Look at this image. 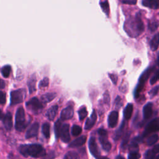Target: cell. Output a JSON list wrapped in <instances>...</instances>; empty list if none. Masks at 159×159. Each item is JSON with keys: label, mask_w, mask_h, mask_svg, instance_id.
Here are the masks:
<instances>
[{"label": "cell", "mask_w": 159, "mask_h": 159, "mask_svg": "<svg viewBox=\"0 0 159 159\" xmlns=\"http://www.w3.org/2000/svg\"><path fill=\"white\" fill-rule=\"evenodd\" d=\"M124 29L130 37L139 36L144 30V25L139 14L134 17H129L124 23Z\"/></svg>", "instance_id": "cell-1"}, {"label": "cell", "mask_w": 159, "mask_h": 159, "mask_svg": "<svg viewBox=\"0 0 159 159\" xmlns=\"http://www.w3.org/2000/svg\"><path fill=\"white\" fill-rule=\"evenodd\" d=\"M19 152L25 157H31L34 158L43 157L46 155L45 150L43 147L37 143L20 145L19 147Z\"/></svg>", "instance_id": "cell-2"}, {"label": "cell", "mask_w": 159, "mask_h": 159, "mask_svg": "<svg viewBox=\"0 0 159 159\" xmlns=\"http://www.w3.org/2000/svg\"><path fill=\"white\" fill-rule=\"evenodd\" d=\"M27 123L25 119V115L24 109L23 107H20L18 108L16 114V122L15 127L17 131L22 132L27 127Z\"/></svg>", "instance_id": "cell-3"}, {"label": "cell", "mask_w": 159, "mask_h": 159, "mask_svg": "<svg viewBox=\"0 0 159 159\" xmlns=\"http://www.w3.org/2000/svg\"><path fill=\"white\" fill-rule=\"evenodd\" d=\"M153 70V68H149L147 70H146L143 73L142 75L140 76L139 80V83L135 88V91H134V96L135 98H138L140 93L142 91V90L143 89L145 82L147 81L148 77L150 76L151 73L152 72Z\"/></svg>", "instance_id": "cell-4"}, {"label": "cell", "mask_w": 159, "mask_h": 159, "mask_svg": "<svg viewBox=\"0 0 159 159\" xmlns=\"http://www.w3.org/2000/svg\"><path fill=\"white\" fill-rule=\"evenodd\" d=\"M26 107L29 110L36 114L40 113L43 109L42 104L37 98H33L27 102Z\"/></svg>", "instance_id": "cell-5"}, {"label": "cell", "mask_w": 159, "mask_h": 159, "mask_svg": "<svg viewBox=\"0 0 159 159\" xmlns=\"http://www.w3.org/2000/svg\"><path fill=\"white\" fill-rule=\"evenodd\" d=\"M25 96V91L23 89L12 91L11 93V104L15 105L23 101Z\"/></svg>", "instance_id": "cell-6"}, {"label": "cell", "mask_w": 159, "mask_h": 159, "mask_svg": "<svg viewBox=\"0 0 159 159\" xmlns=\"http://www.w3.org/2000/svg\"><path fill=\"white\" fill-rule=\"evenodd\" d=\"M99 134V141L102 145V148L105 151H109L111 148V144L107 140V131L103 129H99L98 131Z\"/></svg>", "instance_id": "cell-7"}, {"label": "cell", "mask_w": 159, "mask_h": 159, "mask_svg": "<svg viewBox=\"0 0 159 159\" xmlns=\"http://www.w3.org/2000/svg\"><path fill=\"white\" fill-rule=\"evenodd\" d=\"M159 130V117H157L150 121L146 126L145 129L143 132V136L145 137L146 135L150 134V133L155 132Z\"/></svg>", "instance_id": "cell-8"}, {"label": "cell", "mask_w": 159, "mask_h": 159, "mask_svg": "<svg viewBox=\"0 0 159 159\" xmlns=\"http://www.w3.org/2000/svg\"><path fill=\"white\" fill-rule=\"evenodd\" d=\"M89 148L91 153L96 158L98 159L100 156L99 151L98 150V145L96 142V140L94 137H91L89 140Z\"/></svg>", "instance_id": "cell-9"}, {"label": "cell", "mask_w": 159, "mask_h": 159, "mask_svg": "<svg viewBox=\"0 0 159 159\" xmlns=\"http://www.w3.org/2000/svg\"><path fill=\"white\" fill-rule=\"evenodd\" d=\"M69 124H65L61 126L60 132V137L63 142L68 143L70 140V135L69 132Z\"/></svg>", "instance_id": "cell-10"}, {"label": "cell", "mask_w": 159, "mask_h": 159, "mask_svg": "<svg viewBox=\"0 0 159 159\" xmlns=\"http://www.w3.org/2000/svg\"><path fill=\"white\" fill-rule=\"evenodd\" d=\"M39 129V124L38 122H35L33 124H32L31 126L27 130V132L25 134V138L30 139L36 136L38 134Z\"/></svg>", "instance_id": "cell-11"}, {"label": "cell", "mask_w": 159, "mask_h": 159, "mask_svg": "<svg viewBox=\"0 0 159 159\" xmlns=\"http://www.w3.org/2000/svg\"><path fill=\"white\" fill-rule=\"evenodd\" d=\"M73 109L71 106H68L63 109L60 114V118L62 120H68L73 116Z\"/></svg>", "instance_id": "cell-12"}, {"label": "cell", "mask_w": 159, "mask_h": 159, "mask_svg": "<svg viewBox=\"0 0 159 159\" xmlns=\"http://www.w3.org/2000/svg\"><path fill=\"white\" fill-rule=\"evenodd\" d=\"M4 126L7 130H11L12 127V117L10 112H7L2 119Z\"/></svg>", "instance_id": "cell-13"}, {"label": "cell", "mask_w": 159, "mask_h": 159, "mask_svg": "<svg viewBox=\"0 0 159 159\" xmlns=\"http://www.w3.org/2000/svg\"><path fill=\"white\" fill-rule=\"evenodd\" d=\"M97 119V115L96 114V112L94 110H93L91 116L87 119L86 123H85V125H84V129L86 130H89L91 129L93 125H94V124L96 123Z\"/></svg>", "instance_id": "cell-14"}, {"label": "cell", "mask_w": 159, "mask_h": 159, "mask_svg": "<svg viewBox=\"0 0 159 159\" xmlns=\"http://www.w3.org/2000/svg\"><path fill=\"white\" fill-rule=\"evenodd\" d=\"M118 120V112L116 111H112L108 116V125L110 127H114Z\"/></svg>", "instance_id": "cell-15"}, {"label": "cell", "mask_w": 159, "mask_h": 159, "mask_svg": "<svg viewBox=\"0 0 159 159\" xmlns=\"http://www.w3.org/2000/svg\"><path fill=\"white\" fill-rule=\"evenodd\" d=\"M152 104L148 102L143 108V115L145 119H148L152 115Z\"/></svg>", "instance_id": "cell-16"}, {"label": "cell", "mask_w": 159, "mask_h": 159, "mask_svg": "<svg viewBox=\"0 0 159 159\" xmlns=\"http://www.w3.org/2000/svg\"><path fill=\"white\" fill-rule=\"evenodd\" d=\"M58 108V106L55 105V106H52L50 108H49L48 109V111L46 112V116L49 120H52L54 119V118L55 117V116L57 114Z\"/></svg>", "instance_id": "cell-17"}, {"label": "cell", "mask_w": 159, "mask_h": 159, "mask_svg": "<svg viewBox=\"0 0 159 159\" xmlns=\"http://www.w3.org/2000/svg\"><path fill=\"white\" fill-rule=\"evenodd\" d=\"M86 141V137L83 135V136H81L78 138H77L76 139H75V140H73L70 145L69 147H80L82 146Z\"/></svg>", "instance_id": "cell-18"}, {"label": "cell", "mask_w": 159, "mask_h": 159, "mask_svg": "<svg viewBox=\"0 0 159 159\" xmlns=\"http://www.w3.org/2000/svg\"><path fill=\"white\" fill-rule=\"evenodd\" d=\"M142 4L145 7L154 9L159 7V4L157 0H142Z\"/></svg>", "instance_id": "cell-19"}, {"label": "cell", "mask_w": 159, "mask_h": 159, "mask_svg": "<svg viewBox=\"0 0 159 159\" xmlns=\"http://www.w3.org/2000/svg\"><path fill=\"white\" fill-rule=\"evenodd\" d=\"M35 84H36V76L35 74H33L28 81V87L30 93H33L35 91Z\"/></svg>", "instance_id": "cell-20"}, {"label": "cell", "mask_w": 159, "mask_h": 159, "mask_svg": "<svg viewBox=\"0 0 159 159\" xmlns=\"http://www.w3.org/2000/svg\"><path fill=\"white\" fill-rule=\"evenodd\" d=\"M150 48L152 51H155L159 46V33L155 34L150 41Z\"/></svg>", "instance_id": "cell-21"}, {"label": "cell", "mask_w": 159, "mask_h": 159, "mask_svg": "<svg viewBox=\"0 0 159 159\" xmlns=\"http://www.w3.org/2000/svg\"><path fill=\"white\" fill-rule=\"evenodd\" d=\"M132 111H133V104L131 103H129L124 110V117L125 119L129 120L131 117Z\"/></svg>", "instance_id": "cell-22"}, {"label": "cell", "mask_w": 159, "mask_h": 159, "mask_svg": "<svg viewBox=\"0 0 159 159\" xmlns=\"http://www.w3.org/2000/svg\"><path fill=\"white\" fill-rule=\"evenodd\" d=\"M57 96V94L55 93H48L45 94H43L41 96V100L43 102L47 103L51 101H52Z\"/></svg>", "instance_id": "cell-23"}, {"label": "cell", "mask_w": 159, "mask_h": 159, "mask_svg": "<svg viewBox=\"0 0 159 159\" xmlns=\"http://www.w3.org/2000/svg\"><path fill=\"white\" fill-rule=\"evenodd\" d=\"M61 122L60 120H58L56 121L54 126V129H55V134L56 135L57 138L60 137V132H61Z\"/></svg>", "instance_id": "cell-24"}, {"label": "cell", "mask_w": 159, "mask_h": 159, "mask_svg": "<svg viewBox=\"0 0 159 159\" xmlns=\"http://www.w3.org/2000/svg\"><path fill=\"white\" fill-rule=\"evenodd\" d=\"M50 125L48 123H45L42 125V133L47 139H48L50 137Z\"/></svg>", "instance_id": "cell-25"}, {"label": "cell", "mask_w": 159, "mask_h": 159, "mask_svg": "<svg viewBox=\"0 0 159 159\" xmlns=\"http://www.w3.org/2000/svg\"><path fill=\"white\" fill-rule=\"evenodd\" d=\"M101 7L102 10L103 11V12L106 14V15H109V2L107 0L102 1L100 3Z\"/></svg>", "instance_id": "cell-26"}, {"label": "cell", "mask_w": 159, "mask_h": 159, "mask_svg": "<svg viewBox=\"0 0 159 159\" xmlns=\"http://www.w3.org/2000/svg\"><path fill=\"white\" fill-rule=\"evenodd\" d=\"M88 115V111L85 107H81L78 111V116L80 120H83Z\"/></svg>", "instance_id": "cell-27"}, {"label": "cell", "mask_w": 159, "mask_h": 159, "mask_svg": "<svg viewBox=\"0 0 159 159\" xmlns=\"http://www.w3.org/2000/svg\"><path fill=\"white\" fill-rule=\"evenodd\" d=\"M11 66L10 65H5L2 67V68L1 69V73L2 75V76L5 78H7L11 73Z\"/></svg>", "instance_id": "cell-28"}, {"label": "cell", "mask_w": 159, "mask_h": 159, "mask_svg": "<svg viewBox=\"0 0 159 159\" xmlns=\"http://www.w3.org/2000/svg\"><path fill=\"white\" fill-rule=\"evenodd\" d=\"M124 127H125V121L124 120V121L122 122V123L121 124L120 127L119 128V129L116 131V134H115L114 140H118V139L120 137V136H121V135H122V134L123 130H124Z\"/></svg>", "instance_id": "cell-29"}, {"label": "cell", "mask_w": 159, "mask_h": 159, "mask_svg": "<svg viewBox=\"0 0 159 159\" xmlns=\"http://www.w3.org/2000/svg\"><path fill=\"white\" fill-rule=\"evenodd\" d=\"M82 132V129L80 126L77 125H74L72 127L71 129V133L73 134V135L74 136H77L78 135H80Z\"/></svg>", "instance_id": "cell-30"}, {"label": "cell", "mask_w": 159, "mask_h": 159, "mask_svg": "<svg viewBox=\"0 0 159 159\" xmlns=\"http://www.w3.org/2000/svg\"><path fill=\"white\" fill-rule=\"evenodd\" d=\"M158 139V137L157 134H153L152 135L150 136L147 139V144L148 145H152L155 144L157 142Z\"/></svg>", "instance_id": "cell-31"}, {"label": "cell", "mask_w": 159, "mask_h": 159, "mask_svg": "<svg viewBox=\"0 0 159 159\" xmlns=\"http://www.w3.org/2000/svg\"><path fill=\"white\" fill-rule=\"evenodd\" d=\"M130 132H127L125 134V135L124 136L122 141L121 142V147L122 148H124L127 145V144L128 143V142H129V139H130Z\"/></svg>", "instance_id": "cell-32"}, {"label": "cell", "mask_w": 159, "mask_h": 159, "mask_svg": "<svg viewBox=\"0 0 159 159\" xmlns=\"http://www.w3.org/2000/svg\"><path fill=\"white\" fill-rule=\"evenodd\" d=\"M64 159H80L78 154L74 152H69L65 156Z\"/></svg>", "instance_id": "cell-33"}, {"label": "cell", "mask_w": 159, "mask_h": 159, "mask_svg": "<svg viewBox=\"0 0 159 159\" xmlns=\"http://www.w3.org/2000/svg\"><path fill=\"white\" fill-rule=\"evenodd\" d=\"M159 80V69L157 70L150 79V84H154Z\"/></svg>", "instance_id": "cell-34"}, {"label": "cell", "mask_w": 159, "mask_h": 159, "mask_svg": "<svg viewBox=\"0 0 159 159\" xmlns=\"http://www.w3.org/2000/svg\"><path fill=\"white\" fill-rule=\"evenodd\" d=\"M155 155V153L153 151V150H148L145 152V159H154Z\"/></svg>", "instance_id": "cell-35"}, {"label": "cell", "mask_w": 159, "mask_h": 159, "mask_svg": "<svg viewBox=\"0 0 159 159\" xmlns=\"http://www.w3.org/2000/svg\"><path fill=\"white\" fill-rule=\"evenodd\" d=\"M140 155L138 152H130L128 156V159H139Z\"/></svg>", "instance_id": "cell-36"}, {"label": "cell", "mask_w": 159, "mask_h": 159, "mask_svg": "<svg viewBox=\"0 0 159 159\" xmlns=\"http://www.w3.org/2000/svg\"><path fill=\"white\" fill-rule=\"evenodd\" d=\"M49 83V80L48 78L45 77L43 80H42L39 83V87L40 88H44L48 86Z\"/></svg>", "instance_id": "cell-37"}, {"label": "cell", "mask_w": 159, "mask_h": 159, "mask_svg": "<svg viewBox=\"0 0 159 159\" xmlns=\"http://www.w3.org/2000/svg\"><path fill=\"white\" fill-rule=\"evenodd\" d=\"M139 147L138 143L133 141L130 145V152H138Z\"/></svg>", "instance_id": "cell-38"}, {"label": "cell", "mask_w": 159, "mask_h": 159, "mask_svg": "<svg viewBox=\"0 0 159 159\" xmlns=\"http://www.w3.org/2000/svg\"><path fill=\"white\" fill-rule=\"evenodd\" d=\"M159 91V86H155L153 88H152L150 92H149V94L152 96V97H153L155 96L158 92Z\"/></svg>", "instance_id": "cell-39"}, {"label": "cell", "mask_w": 159, "mask_h": 159, "mask_svg": "<svg viewBox=\"0 0 159 159\" xmlns=\"http://www.w3.org/2000/svg\"><path fill=\"white\" fill-rule=\"evenodd\" d=\"M158 27V23L157 22H152L149 25V29L152 30V31H154L157 29Z\"/></svg>", "instance_id": "cell-40"}, {"label": "cell", "mask_w": 159, "mask_h": 159, "mask_svg": "<svg viewBox=\"0 0 159 159\" xmlns=\"http://www.w3.org/2000/svg\"><path fill=\"white\" fill-rule=\"evenodd\" d=\"M6 102V94L0 91V104H3Z\"/></svg>", "instance_id": "cell-41"}, {"label": "cell", "mask_w": 159, "mask_h": 159, "mask_svg": "<svg viewBox=\"0 0 159 159\" xmlns=\"http://www.w3.org/2000/svg\"><path fill=\"white\" fill-rule=\"evenodd\" d=\"M55 157V153L53 152H50L48 153H46V155L43 157V159H53Z\"/></svg>", "instance_id": "cell-42"}, {"label": "cell", "mask_w": 159, "mask_h": 159, "mask_svg": "<svg viewBox=\"0 0 159 159\" xmlns=\"http://www.w3.org/2000/svg\"><path fill=\"white\" fill-rule=\"evenodd\" d=\"M137 0H122V2L124 4H131L134 5L137 3Z\"/></svg>", "instance_id": "cell-43"}, {"label": "cell", "mask_w": 159, "mask_h": 159, "mask_svg": "<svg viewBox=\"0 0 159 159\" xmlns=\"http://www.w3.org/2000/svg\"><path fill=\"white\" fill-rule=\"evenodd\" d=\"M109 76H110V78L111 80H112V81L113 82V83L114 84H116L117 83V76L114 74H110L109 75Z\"/></svg>", "instance_id": "cell-44"}, {"label": "cell", "mask_w": 159, "mask_h": 159, "mask_svg": "<svg viewBox=\"0 0 159 159\" xmlns=\"http://www.w3.org/2000/svg\"><path fill=\"white\" fill-rule=\"evenodd\" d=\"M153 151L155 152V153H158L159 152V143L158 144H157L156 145L154 146L153 148Z\"/></svg>", "instance_id": "cell-45"}, {"label": "cell", "mask_w": 159, "mask_h": 159, "mask_svg": "<svg viewBox=\"0 0 159 159\" xmlns=\"http://www.w3.org/2000/svg\"><path fill=\"white\" fill-rule=\"evenodd\" d=\"M4 87H5V83H4V81L0 79V89H3Z\"/></svg>", "instance_id": "cell-46"}, {"label": "cell", "mask_w": 159, "mask_h": 159, "mask_svg": "<svg viewBox=\"0 0 159 159\" xmlns=\"http://www.w3.org/2000/svg\"><path fill=\"white\" fill-rule=\"evenodd\" d=\"M3 116H4V114H3V113L2 112L1 110L0 109V119H1V120H2V119Z\"/></svg>", "instance_id": "cell-47"}, {"label": "cell", "mask_w": 159, "mask_h": 159, "mask_svg": "<svg viewBox=\"0 0 159 159\" xmlns=\"http://www.w3.org/2000/svg\"><path fill=\"white\" fill-rule=\"evenodd\" d=\"M116 159H124V157H122V156L119 155V156H117V157L116 158Z\"/></svg>", "instance_id": "cell-48"}, {"label": "cell", "mask_w": 159, "mask_h": 159, "mask_svg": "<svg viewBox=\"0 0 159 159\" xmlns=\"http://www.w3.org/2000/svg\"><path fill=\"white\" fill-rule=\"evenodd\" d=\"M98 159H109V158L107 157H99Z\"/></svg>", "instance_id": "cell-49"}, {"label": "cell", "mask_w": 159, "mask_h": 159, "mask_svg": "<svg viewBox=\"0 0 159 159\" xmlns=\"http://www.w3.org/2000/svg\"><path fill=\"white\" fill-rule=\"evenodd\" d=\"M157 63H158V64L159 65V53H158V57H157Z\"/></svg>", "instance_id": "cell-50"}, {"label": "cell", "mask_w": 159, "mask_h": 159, "mask_svg": "<svg viewBox=\"0 0 159 159\" xmlns=\"http://www.w3.org/2000/svg\"><path fill=\"white\" fill-rule=\"evenodd\" d=\"M156 159H159V155L157 157V158H156Z\"/></svg>", "instance_id": "cell-51"}, {"label": "cell", "mask_w": 159, "mask_h": 159, "mask_svg": "<svg viewBox=\"0 0 159 159\" xmlns=\"http://www.w3.org/2000/svg\"><path fill=\"white\" fill-rule=\"evenodd\" d=\"M157 1H158V4H159V0H157Z\"/></svg>", "instance_id": "cell-52"}]
</instances>
